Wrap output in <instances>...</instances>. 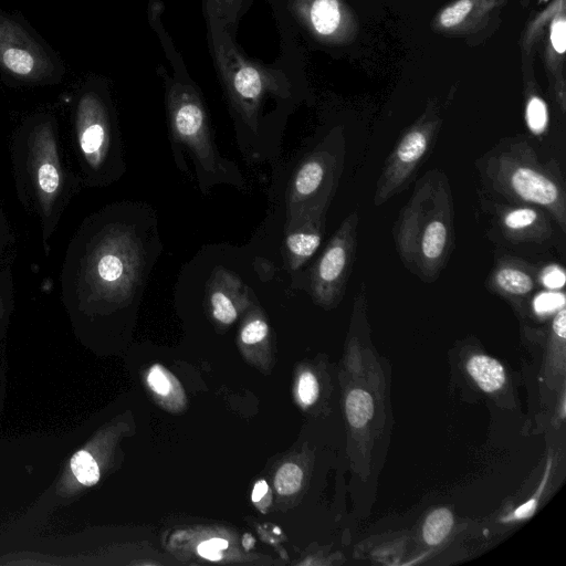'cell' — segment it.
Returning a JSON list of instances; mask_svg holds the SVG:
<instances>
[{"label": "cell", "mask_w": 566, "mask_h": 566, "mask_svg": "<svg viewBox=\"0 0 566 566\" xmlns=\"http://www.w3.org/2000/svg\"><path fill=\"white\" fill-rule=\"evenodd\" d=\"M207 292L212 316L221 324H232L239 306L247 302V287L232 272L218 268L211 275Z\"/></svg>", "instance_id": "cell-12"}, {"label": "cell", "mask_w": 566, "mask_h": 566, "mask_svg": "<svg viewBox=\"0 0 566 566\" xmlns=\"http://www.w3.org/2000/svg\"><path fill=\"white\" fill-rule=\"evenodd\" d=\"M298 167L290 192V213L318 202L329 203L343 170L344 142L322 145Z\"/></svg>", "instance_id": "cell-6"}, {"label": "cell", "mask_w": 566, "mask_h": 566, "mask_svg": "<svg viewBox=\"0 0 566 566\" xmlns=\"http://www.w3.org/2000/svg\"><path fill=\"white\" fill-rule=\"evenodd\" d=\"M310 21L314 30L329 35L338 28L340 11L337 0H314L310 8Z\"/></svg>", "instance_id": "cell-16"}, {"label": "cell", "mask_w": 566, "mask_h": 566, "mask_svg": "<svg viewBox=\"0 0 566 566\" xmlns=\"http://www.w3.org/2000/svg\"><path fill=\"white\" fill-rule=\"evenodd\" d=\"M551 41L559 54L566 50V24L564 19H556L551 27Z\"/></svg>", "instance_id": "cell-29"}, {"label": "cell", "mask_w": 566, "mask_h": 566, "mask_svg": "<svg viewBox=\"0 0 566 566\" xmlns=\"http://www.w3.org/2000/svg\"><path fill=\"white\" fill-rule=\"evenodd\" d=\"M479 193L509 203L533 205L546 210L566 233V184L554 160H542L525 139L499 142L475 164Z\"/></svg>", "instance_id": "cell-2"}, {"label": "cell", "mask_w": 566, "mask_h": 566, "mask_svg": "<svg viewBox=\"0 0 566 566\" xmlns=\"http://www.w3.org/2000/svg\"><path fill=\"white\" fill-rule=\"evenodd\" d=\"M198 553L209 560H220L222 557L221 549L212 545L209 539L199 544Z\"/></svg>", "instance_id": "cell-31"}, {"label": "cell", "mask_w": 566, "mask_h": 566, "mask_svg": "<svg viewBox=\"0 0 566 566\" xmlns=\"http://www.w3.org/2000/svg\"><path fill=\"white\" fill-rule=\"evenodd\" d=\"M212 545H214L219 549H226L228 547V542L223 538H211L209 539Z\"/></svg>", "instance_id": "cell-33"}, {"label": "cell", "mask_w": 566, "mask_h": 566, "mask_svg": "<svg viewBox=\"0 0 566 566\" xmlns=\"http://www.w3.org/2000/svg\"><path fill=\"white\" fill-rule=\"evenodd\" d=\"M392 237L407 270L421 281H436L454 248V207L444 171L428 170L398 213Z\"/></svg>", "instance_id": "cell-1"}, {"label": "cell", "mask_w": 566, "mask_h": 566, "mask_svg": "<svg viewBox=\"0 0 566 566\" xmlns=\"http://www.w3.org/2000/svg\"><path fill=\"white\" fill-rule=\"evenodd\" d=\"M269 486L268 483L264 480H260L255 483L251 499L253 502L258 503L260 502L264 495L268 493Z\"/></svg>", "instance_id": "cell-32"}, {"label": "cell", "mask_w": 566, "mask_h": 566, "mask_svg": "<svg viewBox=\"0 0 566 566\" xmlns=\"http://www.w3.org/2000/svg\"><path fill=\"white\" fill-rule=\"evenodd\" d=\"M327 207V202H318L290 213L284 244L292 270L301 268L319 248L325 232Z\"/></svg>", "instance_id": "cell-9"}, {"label": "cell", "mask_w": 566, "mask_h": 566, "mask_svg": "<svg viewBox=\"0 0 566 566\" xmlns=\"http://www.w3.org/2000/svg\"><path fill=\"white\" fill-rule=\"evenodd\" d=\"M525 120L528 130L534 136H541L545 133L548 125V113L547 106L542 98L534 96L528 99Z\"/></svg>", "instance_id": "cell-21"}, {"label": "cell", "mask_w": 566, "mask_h": 566, "mask_svg": "<svg viewBox=\"0 0 566 566\" xmlns=\"http://www.w3.org/2000/svg\"><path fill=\"white\" fill-rule=\"evenodd\" d=\"M174 136L189 147L199 163L210 171L217 169L216 150L208 119L197 94L182 84H172L167 96Z\"/></svg>", "instance_id": "cell-7"}, {"label": "cell", "mask_w": 566, "mask_h": 566, "mask_svg": "<svg viewBox=\"0 0 566 566\" xmlns=\"http://www.w3.org/2000/svg\"><path fill=\"white\" fill-rule=\"evenodd\" d=\"M565 292L541 290L532 298L533 312L539 317L553 316L560 308L565 307Z\"/></svg>", "instance_id": "cell-20"}, {"label": "cell", "mask_w": 566, "mask_h": 566, "mask_svg": "<svg viewBox=\"0 0 566 566\" xmlns=\"http://www.w3.org/2000/svg\"><path fill=\"white\" fill-rule=\"evenodd\" d=\"M302 478L303 472L296 464L285 463L276 472L275 490L279 494L291 495L301 488Z\"/></svg>", "instance_id": "cell-22"}, {"label": "cell", "mask_w": 566, "mask_h": 566, "mask_svg": "<svg viewBox=\"0 0 566 566\" xmlns=\"http://www.w3.org/2000/svg\"><path fill=\"white\" fill-rule=\"evenodd\" d=\"M269 333V326L260 317L249 321L241 331V340L247 345H253L262 342Z\"/></svg>", "instance_id": "cell-26"}, {"label": "cell", "mask_w": 566, "mask_h": 566, "mask_svg": "<svg viewBox=\"0 0 566 566\" xmlns=\"http://www.w3.org/2000/svg\"><path fill=\"white\" fill-rule=\"evenodd\" d=\"M538 285L544 290L560 291L566 283L565 269L559 263H545L538 269Z\"/></svg>", "instance_id": "cell-23"}, {"label": "cell", "mask_w": 566, "mask_h": 566, "mask_svg": "<svg viewBox=\"0 0 566 566\" xmlns=\"http://www.w3.org/2000/svg\"><path fill=\"white\" fill-rule=\"evenodd\" d=\"M101 252L95 273L103 291L120 295L133 292L143 264L136 240L129 233H123Z\"/></svg>", "instance_id": "cell-8"}, {"label": "cell", "mask_w": 566, "mask_h": 566, "mask_svg": "<svg viewBox=\"0 0 566 566\" xmlns=\"http://www.w3.org/2000/svg\"><path fill=\"white\" fill-rule=\"evenodd\" d=\"M538 269L517 255L497 250L494 266L486 277L489 291L510 300L530 296L538 287Z\"/></svg>", "instance_id": "cell-10"}, {"label": "cell", "mask_w": 566, "mask_h": 566, "mask_svg": "<svg viewBox=\"0 0 566 566\" xmlns=\"http://www.w3.org/2000/svg\"><path fill=\"white\" fill-rule=\"evenodd\" d=\"M357 211L350 212L328 241L311 274V292L324 306L337 304L347 286L357 248Z\"/></svg>", "instance_id": "cell-4"}, {"label": "cell", "mask_w": 566, "mask_h": 566, "mask_svg": "<svg viewBox=\"0 0 566 566\" xmlns=\"http://www.w3.org/2000/svg\"><path fill=\"white\" fill-rule=\"evenodd\" d=\"M537 506V499L533 497L518 506L506 521H517L531 517Z\"/></svg>", "instance_id": "cell-30"}, {"label": "cell", "mask_w": 566, "mask_h": 566, "mask_svg": "<svg viewBox=\"0 0 566 566\" xmlns=\"http://www.w3.org/2000/svg\"><path fill=\"white\" fill-rule=\"evenodd\" d=\"M437 134L433 122H422L408 128L387 157L377 180L374 205L379 207L401 192L413 179L430 154Z\"/></svg>", "instance_id": "cell-5"}, {"label": "cell", "mask_w": 566, "mask_h": 566, "mask_svg": "<svg viewBox=\"0 0 566 566\" xmlns=\"http://www.w3.org/2000/svg\"><path fill=\"white\" fill-rule=\"evenodd\" d=\"M78 113L80 146L92 165L99 164L108 145V133L103 109L93 97L82 101Z\"/></svg>", "instance_id": "cell-13"}, {"label": "cell", "mask_w": 566, "mask_h": 566, "mask_svg": "<svg viewBox=\"0 0 566 566\" xmlns=\"http://www.w3.org/2000/svg\"><path fill=\"white\" fill-rule=\"evenodd\" d=\"M318 382L310 371H304L298 379L297 394L305 406L313 405L318 397Z\"/></svg>", "instance_id": "cell-25"}, {"label": "cell", "mask_w": 566, "mask_h": 566, "mask_svg": "<svg viewBox=\"0 0 566 566\" xmlns=\"http://www.w3.org/2000/svg\"><path fill=\"white\" fill-rule=\"evenodd\" d=\"M479 205L486 223V237L499 250L544 252L556 241L557 224L541 207L509 203L479 193Z\"/></svg>", "instance_id": "cell-3"}, {"label": "cell", "mask_w": 566, "mask_h": 566, "mask_svg": "<svg viewBox=\"0 0 566 566\" xmlns=\"http://www.w3.org/2000/svg\"><path fill=\"white\" fill-rule=\"evenodd\" d=\"M149 387L158 395L165 396L170 390V381L159 365H154L147 376Z\"/></svg>", "instance_id": "cell-28"}, {"label": "cell", "mask_w": 566, "mask_h": 566, "mask_svg": "<svg viewBox=\"0 0 566 566\" xmlns=\"http://www.w3.org/2000/svg\"><path fill=\"white\" fill-rule=\"evenodd\" d=\"M453 526V515L447 507L432 511L422 526V537L428 545L436 546L444 541Z\"/></svg>", "instance_id": "cell-18"}, {"label": "cell", "mask_w": 566, "mask_h": 566, "mask_svg": "<svg viewBox=\"0 0 566 566\" xmlns=\"http://www.w3.org/2000/svg\"><path fill=\"white\" fill-rule=\"evenodd\" d=\"M0 63L21 77H32L43 66L42 55L35 46L14 23L2 19H0Z\"/></svg>", "instance_id": "cell-11"}, {"label": "cell", "mask_w": 566, "mask_h": 566, "mask_svg": "<svg viewBox=\"0 0 566 566\" xmlns=\"http://www.w3.org/2000/svg\"><path fill=\"white\" fill-rule=\"evenodd\" d=\"M345 409L350 426L363 428L373 418V397L364 389H353L346 397Z\"/></svg>", "instance_id": "cell-17"}, {"label": "cell", "mask_w": 566, "mask_h": 566, "mask_svg": "<svg viewBox=\"0 0 566 566\" xmlns=\"http://www.w3.org/2000/svg\"><path fill=\"white\" fill-rule=\"evenodd\" d=\"M228 81L237 105L245 119L253 124L258 105L265 88L264 77L252 64L240 61L230 71Z\"/></svg>", "instance_id": "cell-14"}, {"label": "cell", "mask_w": 566, "mask_h": 566, "mask_svg": "<svg viewBox=\"0 0 566 566\" xmlns=\"http://www.w3.org/2000/svg\"><path fill=\"white\" fill-rule=\"evenodd\" d=\"M472 9L471 0H459L444 9L440 14V23L444 28H451L462 22Z\"/></svg>", "instance_id": "cell-24"}, {"label": "cell", "mask_w": 566, "mask_h": 566, "mask_svg": "<svg viewBox=\"0 0 566 566\" xmlns=\"http://www.w3.org/2000/svg\"><path fill=\"white\" fill-rule=\"evenodd\" d=\"M38 184L43 192L54 193L60 186V175L55 166L44 163L38 170Z\"/></svg>", "instance_id": "cell-27"}, {"label": "cell", "mask_w": 566, "mask_h": 566, "mask_svg": "<svg viewBox=\"0 0 566 566\" xmlns=\"http://www.w3.org/2000/svg\"><path fill=\"white\" fill-rule=\"evenodd\" d=\"M465 367L474 382L485 392H495L505 385L506 373L504 367L499 360L488 355H472Z\"/></svg>", "instance_id": "cell-15"}, {"label": "cell", "mask_w": 566, "mask_h": 566, "mask_svg": "<svg viewBox=\"0 0 566 566\" xmlns=\"http://www.w3.org/2000/svg\"><path fill=\"white\" fill-rule=\"evenodd\" d=\"M76 480L86 486H92L99 480V469L94 458L85 450L76 452L70 462Z\"/></svg>", "instance_id": "cell-19"}]
</instances>
